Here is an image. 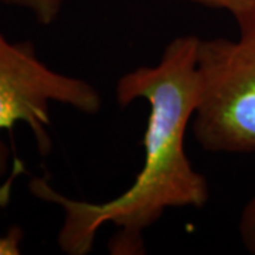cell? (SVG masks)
I'll return each instance as SVG.
<instances>
[{"mask_svg": "<svg viewBox=\"0 0 255 255\" xmlns=\"http://www.w3.org/2000/svg\"><path fill=\"white\" fill-rule=\"evenodd\" d=\"M200 38L179 36L164 47L155 65L137 67L117 82L121 107L145 101L147 122L143 135V164L124 193L104 203L75 200L57 191L46 179L34 177L28 187L40 200L61 207L63 226L57 243L70 255L91 253L101 227L118 228L112 254H143V233L166 210L204 207L210 199L207 179L186 153V132L197 107V46Z\"/></svg>", "mask_w": 255, "mask_h": 255, "instance_id": "cell-1", "label": "cell"}, {"mask_svg": "<svg viewBox=\"0 0 255 255\" xmlns=\"http://www.w3.org/2000/svg\"><path fill=\"white\" fill-rule=\"evenodd\" d=\"M240 36L201 40L197 46L199 98L191 132L214 153L255 152V18Z\"/></svg>", "mask_w": 255, "mask_h": 255, "instance_id": "cell-2", "label": "cell"}, {"mask_svg": "<svg viewBox=\"0 0 255 255\" xmlns=\"http://www.w3.org/2000/svg\"><path fill=\"white\" fill-rule=\"evenodd\" d=\"M63 104L85 115L102 108L98 90L88 81L58 73L37 55L31 41H10L0 33V130L24 122L37 149H51L50 105ZM9 167V149L0 140V177Z\"/></svg>", "mask_w": 255, "mask_h": 255, "instance_id": "cell-3", "label": "cell"}, {"mask_svg": "<svg viewBox=\"0 0 255 255\" xmlns=\"http://www.w3.org/2000/svg\"><path fill=\"white\" fill-rule=\"evenodd\" d=\"M65 0H0V4L28 11L41 26H50L58 18Z\"/></svg>", "mask_w": 255, "mask_h": 255, "instance_id": "cell-4", "label": "cell"}, {"mask_svg": "<svg viewBox=\"0 0 255 255\" xmlns=\"http://www.w3.org/2000/svg\"><path fill=\"white\" fill-rule=\"evenodd\" d=\"M214 10H224L230 13L237 26L255 18V0H187Z\"/></svg>", "mask_w": 255, "mask_h": 255, "instance_id": "cell-5", "label": "cell"}, {"mask_svg": "<svg viewBox=\"0 0 255 255\" xmlns=\"http://www.w3.org/2000/svg\"><path fill=\"white\" fill-rule=\"evenodd\" d=\"M238 231L247 250L251 254H255V196L247 203L241 213Z\"/></svg>", "mask_w": 255, "mask_h": 255, "instance_id": "cell-6", "label": "cell"}, {"mask_svg": "<svg viewBox=\"0 0 255 255\" xmlns=\"http://www.w3.org/2000/svg\"><path fill=\"white\" fill-rule=\"evenodd\" d=\"M9 196V184L4 186V189L0 191V206L4 204ZM23 231L21 228L11 227L4 236H0V255H17L21 253V243Z\"/></svg>", "mask_w": 255, "mask_h": 255, "instance_id": "cell-7", "label": "cell"}]
</instances>
